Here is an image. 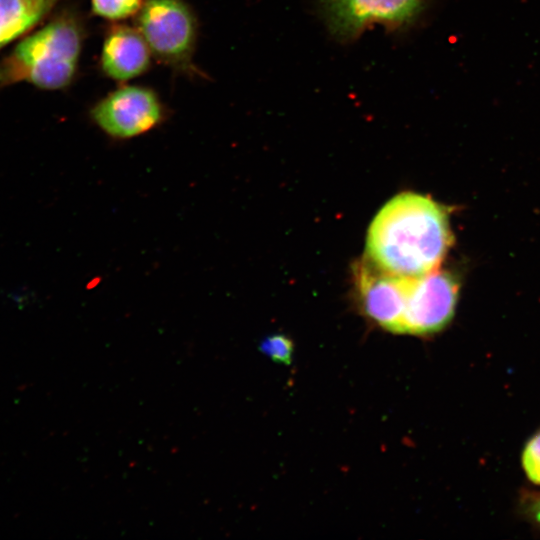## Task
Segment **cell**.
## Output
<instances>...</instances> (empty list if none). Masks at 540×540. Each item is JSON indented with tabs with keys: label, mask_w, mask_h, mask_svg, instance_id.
Wrapping results in <instances>:
<instances>
[{
	"label": "cell",
	"mask_w": 540,
	"mask_h": 540,
	"mask_svg": "<svg viewBox=\"0 0 540 540\" xmlns=\"http://www.w3.org/2000/svg\"><path fill=\"white\" fill-rule=\"evenodd\" d=\"M459 282L449 271L436 269L411 277L401 334L428 336L443 330L452 320Z\"/></svg>",
	"instance_id": "obj_5"
},
{
	"label": "cell",
	"mask_w": 540,
	"mask_h": 540,
	"mask_svg": "<svg viewBox=\"0 0 540 540\" xmlns=\"http://www.w3.org/2000/svg\"><path fill=\"white\" fill-rule=\"evenodd\" d=\"M451 244L445 208L430 197L405 192L374 217L365 257L391 275L419 277L439 268Z\"/></svg>",
	"instance_id": "obj_1"
},
{
	"label": "cell",
	"mask_w": 540,
	"mask_h": 540,
	"mask_svg": "<svg viewBox=\"0 0 540 540\" xmlns=\"http://www.w3.org/2000/svg\"><path fill=\"white\" fill-rule=\"evenodd\" d=\"M92 120L106 134L129 139L156 127L163 119V105L150 88L123 85L99 100L91 109Z\"/></svg>",
	"instance_id": "obj_6"
},
{
	"label": "cell",
	"mask_w": 540,
	"mask_h": 540,
	"mask_svg": "<svg viewBox=\"0 0 540 540\" xmlns=\"http://www.w3.org/2000/svg\"><path fill=\"white\" fill-rule=\"evenodd\" d=\"M136 28L160 62L180 71L193 69L197 21L183 0H144Z\"/></svg>",
	"instance_id": "obj_3"
},
{
	"label": "cell",
	"mask_w": 540,
	"mask_h": 540,
	"mask_svg": "<svg viewBox=\"0 0 540 540\" xmlns=\"http://www.w3.org/2000/svg\"><path fill=\"white\" fill-rule=\"evenodd\" d=\"M354 277L364 314L388 332L401 334L411 277L386 273L366 257L356 263Z\"/></svg>",
	"instance_id": "obj_7"
},
{
	"label": "cell",
	"mask_w": 540,
	"mask_h": 540,
	"mask_svg": "<svg viewBox=\"0 0 540 540\" xmlns=\"http://www.w3.org/2000/svg\"><path fill=\"white\" fill-rule=\"evenodd\" d=\"M83 40L84 27L76 13L57 14L0 60V88L18 82L45 90L66 88L76 76Z\"/></svg>",
	"instance_id": "obj_2"
},
{
	"label": "cell",
	"mask_w": 540,
	"mask_h": 540,
	"mask_svg": "<svg viewBox=\"0 0 540 540\" xmlns=\"http://www.w3.org/2000/svg\"><path fill=\"white\" fill-rule=\"evenodd\" d=\"M60 0H0V49L22 37Z\"/></svg>",
	"instance_id": "obj_9"
},
{
	"label": "cell",
	"mask_w": 540,
	"mask_h": 540,
	"mask_svg": "<svg viewBox=\"0 0 540 540\" xmlns=\"http://www.w3.org/2000/svg\"><path fill=\"white\" fill-rule=\"evenodd\" d=\"M144 0H91L92 12L105 20L121 21L136 16Z\"/></svg>",
	"instance_id": "obj_10"
},
{
	"label": "cell",
	"mask_w": 540,
	"mask_h": 540,
	"mask_svg": "<svg viewBox=\"0 0 540 540\" xmlns=\"http://www.w3.org/2000/svg\"><path fill=\"white\" fill-rule=\"evenodd\" d=\"M152 56L136 27L117 24L104 38L100 66L108 78L125 82L144 74L151 65Z\"/></svg>",
	"instance_id": "obj_8"
},
{
	"label": "cell",
	"mask_w": 540,
	"mask_h": 540,
	"mask_svg": "<svg viewBox=\"0 0 540 540\" xmlns=\"http://www.w3.org/2000/svg\"><path fill=\"white\" fill-rule=\"evenodd\" d=\"M521 461L527 478L540 485V430L525 444Z\"/></svg>",
	"instance_id": "obj_12"
},
{
	"label": "cell",
	"mask_w": 540,
	"mask_h": 540,
	"mask_svg": "<svg viewBox=\"0 0 540 540\" xmlns=\"http://www.w3.org/2000/svg\"><path fill=\"white\" fill-rule=\"evenodd\" d=\"M260 351L281 364H290L293 356V342L284 335L276 334L264 339L259 347Z\"/></svg>",
	"instance_id": "obj_11"
},
{
	"label": "cell",
	"mask_w": 540,
	"mask_h": 540,
	"mask_svg": "<svg viewBox=\"0 0 540 540\" xmlns=\"http://www.w3.org/2000/svg\"><path fill=\"white\" fill-rule=\"evenodd\" d=\"M527 515L540 527V497L532 500L527 507Z\"/></svg>",
	"instance_id": "obj_13"
},
{
	"label": "cell",
	"mask_w": 540,
	"mask_h": 540,
	"mask_svg": "<svg viewBox=\"0 0 540 540\" xmlns=\"http://www.w3.org/2000/svg\"><path fill=\"white\" fill-rule=\"evenodd\" d=\"M428 0H320L330 32L340 40L358 37L372 24L391 29L412 24Z\"/></svg>",
	"instance_id": "obj_4"
}]
</instances>
